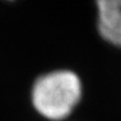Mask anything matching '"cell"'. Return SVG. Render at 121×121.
<instances>
[{
    "label": "cell",
    "instance_id": "obj_1",
    "mask_svg": "<svg viewBox=\"0 0 121 121\" xmlns=\"http://www.w3.org/2000/svg\"><path fill=\"white\" fill-rule=\"evenodd\" d=\"M82 96L80 78L70 70H55L43 74L32 87L33 106L43 117L59 121L68 117Z\"/></svg>",
    "mask_w": 121,
    "mask_h": 121
},
{
    "label": "cell",
    "instance_id": "obj_2",
    "mask_svg": "<svg viewBox=\"0 0 121 121\" xmlns=\"http://www.w3.org/2000/svg\"><path fill=\"white\" fill-rule=\"evenodd\" d=\"M97 26L102 38L121 48V0H96Z\"/></svg>",
    "mask_w": 121,
    "mask_h": 121
}]
</instances>
